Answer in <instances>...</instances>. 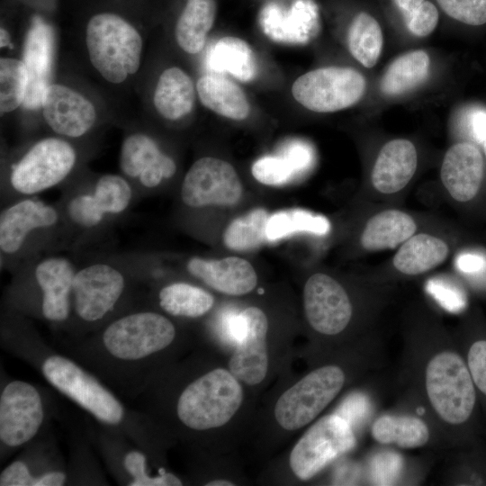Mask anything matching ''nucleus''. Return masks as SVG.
<instances>
[{
  "label": "nucleus",
  "mask_w": 486,
  "mask_h": 486,
  "mask_svg": "<svg viewBox=\"0 0 486 486\" xmlns=\"http://www.w3.org/2000/svg\"><path fill=\"white\" fill-rule=\"evenodd\" d=\"M483 144V150L486 157V140L482 143Z\"/></svg>",
  "instance_id": "obj_51"
},
{
  "label": "nucleus",
  "mask_w": 486,
  "mask_h": 486,
  "mask_svg": "<svg viewBox=\"0 0 486 486\" xmlns=\"http://www.w3.org/2000/svg\"><path fill=\"white\" fill-rule=\"evenodd\" d=\"M122 467L130 480L129 486H177L182 481L175 474L160 470L158 475L148 472L147 457L139 450L131 449L122 456Z\"/></svg>",
  "instance_id": "obj_39"
},
{
  "label": "nucleus",
  "mask_w": 486,
  "mask_h": 486,
  "mask_svg": "<svg viewBox=\"0 0 486 486\" xmlns=\"http://www.w3.org/2000/svg\"><path fill=\"white\" fill-rule=\"evenodd\" d=\"M207 486H234V483L227 480H213L207 482Z\"/></svg>",
  "instance_id": "obj_49"
},
{
  "label": "nucleus",
  "mask_w": 486,
  "mask_h": 486,
  "mask_svg": "<svg viewBox=\"0 0 486 486\" xmlns=\"http://www.w3.org/2000/svg\"><path fill=\"white\" fill-rule=\"evenodd\" d=\"M76 164V152L67 140L49 137L35 142L12 166L9 185L21 197L35 196L68 177Z\"/></svg>",
  "instance_id": "obj_4"
},
{
  "label": "nucleus",
  "mask_w": 486,
  "mask_h": 486,
  "mask_svg": "<svg viewBox=\"0 0 486 486\" xmlns=\"http://www.w3.org/2000/svg\"><path fill=\"white\" fill-rule=\"evenodd\" d=\"M128 276L114 263L98 260L76 269L72 292V313L85 324L104 321L119 306Z\"/></svg>",
  "instance_id": "obj_7"
},
{
  "label": "nucleus",
  "mask_w": 486,
  "mask_h": 486,
  "mask_svg": "<svg viewBox=\"0 0 486 486\" xmlns=\"http://www.w3.org/2000/svg\"><path fill=\"white\" fill-rule=\"evenodd\" d=\"M402 468V459L396 453L383 452L376 454L371 463V476L375 484H392Z\"/></svg>",
  "instance_id": "obj_43"
},
{
  "label": "nucleus",
  "mask_w": 486,
  "mask_h": 486,
  "mask_svg": "<svg viewBox=\"0 0 486 486\" xmlns=\"http://www.w3.org/2000/svg\"><path fill=\"white\" fill-rule=\"evenodd\" d=\"M243 390L228 370L216 368L189 383L176 403V415L187 428L203 431L228 423L241 406Z\"/></svg>",
  "instance_id": "obj_3"
},
{
  "label": "nucleus",
  "mask_w": 486,
  "mask_h": 486,
  "mask_svg": "<svg viewBox=\"0 0 486 486\" xmlns=\"http://www.w3.org/2000/svg\"><path fill=\"white\" fill-rule=\"evenodd\" d=\"M119 165L123 176L137 181L146 190H153L172 178L176 163L165 154L157 141L145 133L127 136L121 146Z\"/></svg>",
  "instance_id": "obj_16"
},
{
  "label": "nucleus",
  "mask_w": 486,
  "mask_h": 486,
  "mask_svg": "<svg viewBox=\"0 0 486 486\" xmlns=\"http://www.w3.org/2000/svg\"><path fill=\"white\" fill-rule=\"evenodd\" d=\"M185 267L192 276L227 295H245L257 284V274L253 266L238 256L220 259L193 256Z\"/></svg>",
  "instance_id": "obj_19"
},
{
  "label": "nucleus",
  "mask_w": 486,
  "mask_h": 486,
  "mask_svg": "<svg viewBox=\"0 0 486 486\" xmlns=\"http://www.w3.org/2000/svg\"><path fill=\"white\" fill-rule=\"evenodd\" d=\"M448 253L446 241L430 234L419 233L400 245L393 257V266L404 274L417 275L441 265Z\"/></svg>",
  "instance_id": "obj_27"
},
{
  "label": "nucleus",
  "mask_w": 486,
  "mask_h": 486,
  "mask_svg": "<svg viewBox=\"0 0 486 486\" xmlns=\"http://www.w3.org/2000/svg\"><path fill=\"white\" fill-rule=\"evenodd\" d=\"M269 214L264 208H255L234 219L225 229L222 240L225 247L236 252H249L265 241Z\"/></svg>",
  "instance_id": "obj_34"
},
{
  "label": "nucleus",
  "mask_w": 486,
  "mask_h": 486,
  "mask_svg": "<svg viewBox=\"0 0 486 486\" xmlns=\"http://www.w3.org/2000/svg\"><path fill=\"white\" fill-rule=\"evenodd\" d=\"M370 401L362 393L349 395L339 407L337 414L342 417L353 428L366 418L370 412Z\"/></svg>",
  "instance_id": "obj_44"
},
{
  "label": "nucleus",
  "mask_w": 486,
  "mask_h": 486,
  "mask_svg": "<svg viewBox=\"0 0 486 486\" xmlns=\"http://www.w3.org/2000/svg\"><path fill=\"white\" fill-rule=\"evenodd\" d=\"M393 15L417 37H426L436 28L440 13L434 0H387Z\"/></svg>",
  "instance_id": "obj_35"
},
{
  "label": "nucleus",
  "mask_w": 486,
  "mask_h": 486,
  "mask_svg": "<svg viewBox=\"0 0 486 486\" xmlns=\"http://www.w3.org/2000/svg\"><path fill=\"white\" fill-rule=\"evenodd\" d=\"M366 81L357 70L324 67L299 76L292 85L293 99L302 107L327 113L356 104L365 92Z\"/></svg>",
  "instance_id": "obj_8"
},
{
  "label": "nucleus",
  "mask_w": 486,
  "mask_h": 486,
  "mask_svg": "<svg viewBox=\"0 0 486 486\" xmlns=\"http://www.w3.org/2000/svg\"><path fill=\"white\" fill-rule=\"evenodd\" d=\"M0 35H1V38H0L1 47L3 48L10 43V36L7 31L4 29L3 27L1 28Z\"/></svg>",
  "instance_id": "obj_50"
},
{
  "label": "nucleus",
  "mask_w": 486,
  "mask_h": 486,
  "mask_svg": "<svg viewBox=\"0 0 486 486\" xmlns=\"http://www.w3.org/2000/svg\"><path fill=\"white\" fill-rule=\"evenodd\" d=\"M456 266L465 274L479 275L486 272V256L476 252H465L457 256Z\"/></svg>",
  "instance_id": "obj_48"
},
{
  "label": "nucleus",
  "mask_w": 486,
  "mask_h": 486,
  "mask_svg": "<svg viewBox=\"0 0 486 486\" xmlns=\"http://www.w3.org/2000/svg\"><path fill=\"white\" fill-rule=\"evenodd\" d=\"M345 374L337 365H325L309 373L286 390L274 407L277 423L296 430L311 422L338 395Z\"/></svg>",
  "instance_id": "obj_9"
},
{
  "label": "nucleus",
  "mask_w": 486,
  "mask_h": 486,
  "mask_svg": "<svg viewBox=\"0 0 486 486\" xmlns=\"http://www.w3.org/2000/svg\"><path fill=\"white\" fill-rule=\"evenodd\" d=\"M45 379L100 422L119 426L125 418L121 401L94 376L71 359L50 355L40 367Z\"/></svg>",
  "instance_id": "obj_5"
},
{
  "label": "nucleus",
  "mask_w": 486,
  "mask_h": 486,
  "mask_svg": "<svg viewBox=\"0 0 486 486\" xmlns=\"http://www.w3.org/2000/svg\"><path fill=\"white\" fill-rule=\"evenodd\" d=\"M42 114L50 128L58 135L79 138L94 124L93 104L78 92L63 85H50L41 101Z\"/></svg>",
  "instance_id": "obj_18"
},
{
  "label": "nucleus",
  "mask_w": 486,
  "mask_h": 486,
  "mask_svg": "<svg viewBox=\"0 0 486 486\" xmlns=\"http://www.w3.org/2000/svg\"><path fill=\"white\" fill-rule=\"evenodd\" d=\"M28 86V72L22 60L3 58L0 60L1 114L23 104Z\"/></svg>",
  "instance_id": "obj_37"
},
{
  "label": "nucleus",
  "mask_w": 486,
  "mask_h": 486,
  "mask_svg": "<svg viewBox=\"0 0 486 486\" xmlns=\"http://www.w3.org/2000/svg\"><path fill=\"white\" fill-rule=\"evenodd\" d=\"M254 178L268 186H279L289 182L296 172L284 157L265 156L254 162L251 166Z\"/></svg>",
  "instance_id": "obj_40"
},
{
  "label": "nucleus",
  "mask_w": 486,
  "mask_h": 486,
  "mask_svg": "<svg viewBox=\"0 0 486 486\" xmlns=\"http://www.w3.org/2000/svg\"><path fill=\"white\" fill-rule=\"evenodd\" d=\"M86 42L92 65L108 82L122 83L139 70L142 38L123 16L108 11L92 15Z\"/></svg>",
  "instance_id": "obj_1"
},
{
  "label": "nucleus",
  "mask_w": 486,
  "mask_h": 486,
  "mask_svg": "<svg viewBox=\"0 0 486 486\" xmlns=\"http://www.w3.org/2000/svg\"><path fill=\"white\" fill-rule=\"evenodd\" d=\"M41 395L31 383L20 380L8 382L0 396V441L2 446L15 448L31 441L44 420Z\"/></svg>",
  "instance_id": "obj_13"
},
{
  "label": "nucleus",
  "mask_w": 486,
  "mask_h": 486,
  "mask_svg": "<svg viewBox=\"0 0 486 486\" xmlns=\"http://www.w3.org/2000/svg\"><path fill=\"white\" fill-rule=\"evenodd\" d=\"M54 53L51 28L41 19L33 20L25 38L23 63L28 72L27 93L23 106L36 109L41 106L44 92L49 87Z\"/></svg>",
  "instance_id": "obj_20"
},
{
  "label": "nucleus",
  "mask_w": 486,
  "mask_h": 486,
  "mask_svg": "<svg viewBox=\"0 0 486 486\" xmlns=\"http://www.w3.org/2000/svg\"><path fill=\"white\" fill-rule=\"evenodd\" d=\"M484 171L480 149L470 142H458L446 153L441 180L449 194L458 202L472 200L480 190Z\"/></svg>",
  "instance_id": "obj_21"
},
{
  "label": "nucleus",
  "mask_w": 486,
  "mask_h": 486,
  "mask_svg": "<svg viewBox=\"0 0 486 486\" xmlns=\"http://www.w3.org/2000/svg\"><path fill=\"white\" fill-rule=\"evenodd\" d=\"M176 335V327L168 318L140 310L111 320L101 331L98 344L115 363L139 364L170 346Z\"/></svg>",
  "instance_id": "obj_2"
},
{
  "label": "nucleus",
  "mask_w": 486,
  "mask_h": 486,
  "mask_svg": "<svg viewBox=\"0 0 486 486\" xmlns=\"http://www.w3.org/2000/svg\"><path fill=\"white\" fill-rule=\"evenodd\" d=\"M202 104L215 114L232 121H244L251 112L250 102L241 86L220 74H205L196 83Z\"/></svg>",
  "instance_id": "obj_23"
},
{
  "label": "nucleus",
  "mask_w": 486,
  "mask_h": 486,
  "mask_svg": "<svg viewBox=\"0 0 486 486\" xmlns=\"http://www.w3.org/2000/svg\"><path fill=\"white\" fill-rule=\"evenodd\" d=\"M210 64L215 70L227 72L242 82L252 81L257 74V62L251 46L243 39L227 36L214 45Z\"/></svg>",
  "instance_id": "obj_30"
},
{
  "label": "nucleus",
  "mask_w": 486,
  "mask_h": 486,
  "mask_svg": "<svg viewBox=\"0 0 486 486\" xmlns=\"http://www.w3.org/2000/svg\"><path fill=\"white\" fill-rule=\"evenodd\" d=\"M413 218L400 210H385L370 218L361 235L362 247L369 251L394 248L414 235Z\"/></svg>",
  "instance_id": "obj_26"
},
{
  "label": "nucleus",
  "mask_w": 486,
  "mask_h": 486,
  "mask_svg": "<svg viewBox=\"0 0 486 486\" xmlns=\"http://www.w3.org/2000/svg\"><path fill=\"white\" fill-rule=\"evenodd\" d=\"M283 156L290 162L296 174L307 170L312 161L310 148L300 141L289 143L284 148Z\"/></svg>",
  "instance_id": "obj_46"
},
{
  "label": "nucleus",
  "mask_w": 486,
  "mask_h": 486,
  "mask_svg": "<svg viewBox=\"0 0 486 486\" xmlns=\"http://www.w3.org/2000/svg\"><path fill=\"white\" fill-rule=\"evenodd\" d=\"M217 13L215 0H186L175 26L178 46L188 54H198L205 46Z\"/></svg>",
  "instance_id": "obj_25"
},
{
  "label": "nucleus",
  "mask_w": 486,
  "mask_h": 486,
  "mask_svg": "<svg viewBox=\"0 0 486 486\" xmlns=\"http://www.w3.org/2000/svg\"><path fill=\"white\" fill-rule=\"evenodd\" d=\"M91 191L108 218L125 213L134 199L132 184L124 176L116 174L101 176Z\"/></svg>",
  "instance_id": "obj_36"
},
{
  "label": "nucleus",
  "mask_w": 486,
  "mask_h": 486,
  "mask_svg": "<svg viewBox=\"0 0 486 486\" xmlns=\"http://www.w3.org/2000/svg\"><path fill=\"white\" fill-rule=\"evenodd\" d=\"M382 31L377 18L365 9H358L347 28V46L351 55L364 67L377 63L382 50Z\"/></svg>",
  "instance_id": "obj_28"
},
{
  "label": "nucleus",
  "mask_w": 486,
  "mask_h": 486,
  "mask_svg": "<svg viewBox=\"0 0 486 486\" xmlns=\"http://www.w3.org/2000/svg\"><path fill=\"white\" fill-rule=\"evenodd\" d=\"M196 94V86L191 76L182 68L171 67L160 74L153 102L162 117L176 121L193 111Z\"/></svg>",
  "instance_id": "obj_24"
},
{
  "label": "nucleus",
  "mask_w": 486,
  "mask_h": 486,
  "mask_svg": "<svg viewBox=\"0 0 486 486\" xmlns=\"http://www.w3.org/2000/svg\"><path fill=\"white\" fill-rule=\"evenodd\" d=\"M76 269L63 256H50L33 266V280L40 295L41 316L52 323L67 321L72 314L73 283Z\"/></svg>",
  "instance_id": "obj_15"
},
{
  "label": "nucleus",
  "mask_w": 486,
  "mask_h": 486,
  "mask_svg": "<svg viewBox=\"0 0 486 486\" xmlns=\"http://www.w3.org/2000/svg\"><path fill=\"white\" fill-rule=\"evenodd\" d=\"M303 305L309 324L324 335L340 333L352 317V304L346 290L323 273L313 274L306 281Z\"/></svg>",
  "instance_id": "obj_14"
},
{
  "label": "nucleus",
  "mask_w": 486,
  "mask_h": 486,
  "mask_svg": "<svg viewBox=\"0 0 486 486\" xmlns=\"http://www.w3.org/2000/svg\"><path fill=\"white\" fill-rule=\"evenodd\" d=\"M61 212L36 196L21 197L0 213V252L2 260L19 258L31 243L57 229Z\"/></svg>",
  "instance_id": "obj_11"
},
{
  "label": "nucleus",
  "mask_w": 486,
  "mask_h": 486,
  "mask_svg": "<svg viewBox=\"0 0 486 486\" xmlns=\"http://www.w3.org/2000/svg\"><path fill=\"white\" fill-rule=\"evenodd\" d=\"M418 165L414 144L405 139L392 140L381 148L374 162L371 180L382 194H394L404 188Z\"/></svg>",
  "instance_id": "obj_22"
},
{
  "label": "nucleus",
  "mask_w": 486,
  "mask_h": 486,
  "mask_svg": "<svg viewBox=\"0 0 486 486\" xmlns=\"http://www.w3.org/2000/svg\"><path fill=\"white\" fill-rule=\"evenodd\" d=\"M355 445L353 428L342 417L337 413L325 416L293 446L289 458L291 469L300 480L307 481Z\"/></svg>",
  "instance_id": "obj_10"
},
{
  "label": "nucleus",
  "mask_w": 486,
  "mask_h": 486,
  "mask_svg": "<svg viewBox=\"0 0 486 486\" xmlns=\"http://www.w3.org/2000/svg\"><path fill=\"white\" fill-rule=\"evenodd\" d=\"M464 123L471 137L478 143L486 140V110L473 107L466 111Z\"/></svg>",
  "instance_id": "obj_47"
},
{
  "label": "nucleus",
  "mask_w": 486,
  "mask_h": 486,
  "mask_svg": "<svg viewBox=\"0 0 486 486\" xmlns=\"http://www.w3.org/2000/svg\"><path fill=\"white\" fill-rule=\"evenodd\" d=\"M468 368L473 382L486 395V340L476 341L470 347Z\"/></svg>",
  "instance_id": "obj_45"
},
{
  "label": "nucleus",
  "mask_w": 486,
  "mask_h": 486,
  "mask_svg": "<svg viewBox=\"0 0 486 486\" xmlns=\"http://www.w3.org/2000/svg\"><path fill=\"white\" fill-rule=\"evenodd\" d=\"M158 304L167 314L181 318H199L213 306V296L204 289L185 282H174L158 292Z\"/></svg>",
  "instance_id": "obj_31"
},
{
  "label": "nucleus",
  "mask_w": 486,
  "mask_h": 486,
  "mask_svg": "<svg viewBox=\"0 0 486 486\" xmlns=\"http://www.w3.org/2000/svg\"><path fill=\"white\" fill-rule=\"evenodd\" d=\"M244 334L236 343L229 362L230 372L248 385L261 382L267 373L266 334L268 320L257 307H248L240 312Z\"/></svg>",
  "instance_id": "obj_17"
},
{
  "label": "nucleus",
  "mask_w": 486,
  "mask_h": 486,
  "mask_svg": "<svg viewBox=\"0 0 486 486\" xmlns=\"http://www.w3.org/2000/svg\"><path fill=\"white\" fill-rule=\"evenodd\" d=\"M372 436L383 445L395 444L402 448H416L428 441L429 429L424 421L416 417L383 415L372 426Z\"/></svg>",
  "instance_id": "obj_32"
},
{
  "label": "nucleus",
  "mask_w": 486,
  "mask_h": 486,
  "mask_svg": "<svg viewBox=\"0 0 486 486\" xmlns=\"http://www.w3.org/2000/svg\"><path fill=\"white\" fill-rule=\"evenodd\" d=\"M427 290L442 307L449 311L458 312L466 306L467 299L463 290L447 281L430 280Z\"/></svg>",
  "instance_id": "obj_42"
},
{
  "label": "nucleus",
  "mask_w": 486,
  "mask_h": 486,
  "mask_svg": "<svg viewBox=\"0 0 486 486\" xmlns=\"http://www.w3.org/2000/svg\"><path fill=\"white\" fill-rule=\"evenodd\" d=\"M330 230L329 220L323 215L302 209H288L269 215L266 226L268 242L281 240L297 232L326 235Z\"/></svg>",
  "instance_id": "obj_33"
},
{
  "label": "nucleus",
  "mask_w": 486,
  "mask_h": 486,
  "mask_svg": "<svg viewBox=\"0 0 486 486\" xmlns=\"http://www.w3.org/2000/svg\"><path fill=\"white\" fill-rule=\"evenodd\" d=\"M243 195V184L234 166L215 157H202L192 164L184 176L180 196L194 209L232 206Z\"/></svg>",
  "instance_id": "obj_12"
},
{
  "label": "nucleus",
  "mask_w": 486,
  "mask_h": 486,
  "mask_svg": "<svg viewBox=\"0 0 486 486\" xmlns=\"http://www.w3.org/2000/svg\"><path fill=\"white\" fill-rule=\"evenodd\" d=\"M430 59L423 50L407 52L395 58L387 68L381 80L382 92L390 96L408 93L428 76Z\"/></svg>",
  "instance_id": "obj_29"
},
{
  "label": "nucleus",
  "mask_w": 486,
  "mask_h": 486,
  "mask_svg": "<svg viewBox=\"0 0 486 486\" xmlns=\"http://www.w3.org/2000/svg\"><path fill=\"white\" fill-rule=\"evenodd\" d=\"M452 20L471 26L486 24V0H434Z\"/></svg>",
  "instance_id": "obj_41"
},
{
  "label": "nucleus",
  "mask_w": 486,
  "mask_h": 486,
  "mask_svg": "<svg viewBox=\"0 0 486 486\" xmlns=\"http://www.w3.org/2000/svg\"><path fill=\"white\" fill-rule=\"evenodd\" d=\"M428 400L436 414L449 424H462L471 416L475 390L469 368L454 352L436 354L426 368Z\"/></svg>",
  "instance_id": "obj_6"
},
{
  "label": "nucleus",
  "mask_w": 486,
  "mask_h": 486,
  "mask_svg": "<svg viewBox=\"0 0 486 486\" xmlns=\"http://www.w3.org/2000/svg\"><path fill=\"white\" fill-rule=\"evenodd\" d=\"M61 213L75 229L84 231L99 229L109 219L91 190L70 194L65 201Z\"/></svg>",
  "instance_id": "obj_38"
}]
</instances>
